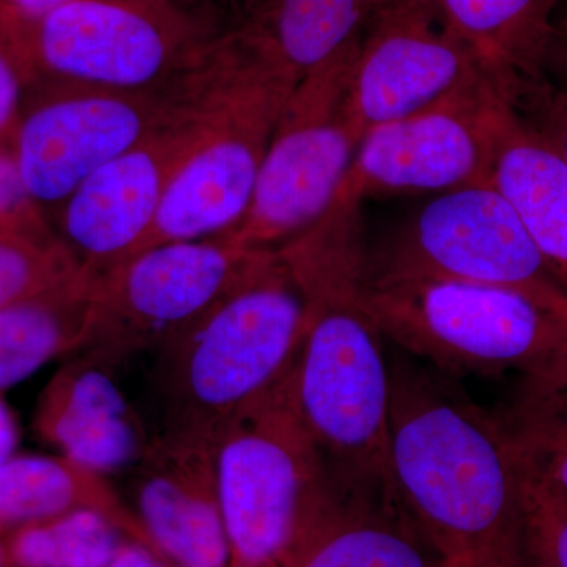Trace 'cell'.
Listing matches in <instances>:
<instances>
[{"instance_id":"obj_33","label":"cell","mask_w":567,"mask_h":567,"mask_svg":"<svg viewBox=\"0 0 567 567\" xmlns=\"http://www.w3.org/2000/svg\"><path fill=\"white\" fill-rule=\"evenodd\" d=\"M20 439V424H18L17 416L11 406L7 404L3 393H0V464L18 453Z\"/></svg>"},{"instance_id":"obj_12","label":"cell","mask_w":567,"mask_h":567,"mask_svg":"<svg viewBox=\"0 0 567 567\" xmlns=\"http://www.w3.org/2000/svg\"><path fill=\"white\" fill-rule=\"evenodd\" d=\"M487 81L483 62L450 28L439 0H385L358 41L350 117L363 140L375 126Z\"/></svg>"},{"instance_id":"obj_25","label":"cell","mask_w":567,"mask_h":567,"mask_svg":"<svg viewBox=\"0 0 567 567\" xmlns=\"http://www.w3.org/2000/svg\"><path fill=\"white\" fill-rule=\"evenodd\" d=\"M82 268L59 238L0 234V309L50 289Z\"/></svg>"},{"instance_id":"obj_15","label":"cell","mask_w":567,"mask_h":567,"mask_svg":"<svg viewBox=\"0 0 567 567\" xmlns=\"http://www.w3.org/2000/svg\"><path fill=\"white\" fill-rule=\"evenodd\" d=\"M215 440L163 427L133 466L134 514L174 567H229Z\"/></svg>"},{"instance_id":"obj_1","label":"cell","mask_w":567,"mask_h":567,"mask_svg":"<svg viewBox=\"0 0 567 567\" xmlns=\"http://www.w3.org/2000/svg\"><path fill=\"white\" fill-rule=\"evenodd\" d=\"M360 205L336 197L311 229L278 248L306 300L292 390L331 480L394 498L391 365L385 336L364 303L369 256Z\"/></svg>"},{"instance_id":"obj_35","label":"cell","mask_w":567,"mask_h":567,"mask_svg":"<svg viewBox=\"0 0 567 567\" xmlns=\"http://www.w3.org/2000/svg\"><path fill=\"white\" fill-rule=\"evenodd\" d=\"M0 567H10L9 554H7L6 536L0 535Z\"/></svg>"},{"instance_id":"obj_21","label":"cell","mask_w":567,"mask_h":567,"mask_svg":"<svg viewBox=\"0 0 567 567\" xmlns=\"http://www.w3.org/2000/svg\"><path fill=\"white\" fill-rule=\"evenodd\" d=\"M78 509L99 511L128 539L152 548L133 507L123 502L103 473L61 454L17 453L0 464V535L7 537Z\"/></svg>"},{"instance_id":"obj_17","label":"cell","mask_w":567,"mask_h":567,"mask_svg":"<svg viewBox=\"0 0 567 567\" xmlns=\"http://www.w3.org/2000/svg\"><path fill=\"white\" fill-rule=\"evenodd\" d=\"M33 427L61 456L103 475L132 466L148 442L112 371L82 357L44 388Z\"/></svg>"},{"instance_id":"obj_26","label":"cell","mask_w":567,"mask_h":567,"mask_svg":"<svg viewBox=\"0 0 567 567\" xmlns=\"http://www.w3.org/2000/svg\"><path fill=\"white\" fill-rule=\"evenodd\" d=\"M518 470L522 567H567V495L520 464Z\"/></svg>"},{"instance_id":"obj_23","label":"cell","mask_w":567,"mask_h":567,"mask_svg":"<svg viewBox=\"0 0 567 567\" xmlns=\"http://www.w3.org/2000/svg\"><path fill=\"white\" fill-rule=\"evenodd\" d=\"M499 420L518 464L567 495V375L522 380Z\"/></svg>"},{"instance_id":"obj_5","label":"cell","mask_w":567,"mask_h":567,"mask_svg":"<svg viewBox=\"0 0 567 567\" xmlns=\"http://www.w3.org/2000/svg\"><path fill=\"white\" fill-rule=\"evenodd\" d=\"M295 87L229 35L215 44L205 76L203 133L130 257L153 246L203 240L237 229Z\"/></svg>"},{"instance_id":"obj_8","label":"cell","mask_w":567,"mask_h":567,"mask_svg":"<svg viewBox=\"0 0 567 567\" xmlns=\"http://www.w3.org/2000/svg\"><path fill=\"white\" fill-rule=\"evenodd\" d=\"M358 41L298 82L268 144L251 204L235 244L278 249L328 212L361 144L350 117Z\"/></svg>"},{"instance_id":"obj_30","label":"cell","mask_w":567,"mask_h":567,"mask_svg":"<svg viewBox=\"0 0 567 567\" xmlns=\"http://www.w3.org/2000/svg\"><path fill=\"white\" fill-rule=\"evenodd\" d=\"M548 84L567 95V17H558L546 58Z\"/></svg>"},{"instance_id":"obj_16","label":"cell","mask_w":567,"mask_h":567,"mask_svg":"<svg viewBox=\"0 0 567 567\" xmlns=\"http://www.w3.org/2000/svg\"><path fill=\"white\" fill-rule=\"evenodd\" d=\"M281 567H443L394 498L328 475Z\"/></svg>"},{"instance_id":"obj_2","label":"cell","mask_w":567,"mask_h":567,"mask_svg":"<svg viewBox=\"0 0 567 567\" xmlns=\"http://www.w3.org/2000/svg\"><path fill=\"white\" fill-rule=\"evenodd\" d=\"M388 465L395 503L443 567H522L509 435L442 372L391 368Z\"/></svg>"},{"instance_id":"obj_9","label":"cell","mask_w":567,"mask_h":567,"mask_svg":"<svg viewBox=\"0 0 567 567\" xmlns=\"http://www.w3.org/2000/svg\"><path fill=\"white\" fill-rule=\"evenodd\" d=\"M368 274L502 287L567 317V279L537 248L494 186H465L425 204Z\"/></svg>"},{"instance_id":"obj_32","label":"cell","mask_w":567,"mask_h":567,"mask_svg":"<svg viewBox=\"0 0 567 567\" xmlns=\"http://www.w3.org/2000/svg\"><path fill=\"white\" fill-rule=\"evenodd\" d=\"M73 0H0V11L18 21H31Z\"/></svg>"},{"instance_id":"obj_28","label":"cell","mask_w":567,"mask_h":567,"mask_svg":"<svg viewBox=\"0 0 567 567\" xmlns=\"http://www.w3.org/2000/svg\"><path fill=\"white\" fill-rule=\"evenodd\" d=\"M0 234L40 240L58 238L47 216L25 192L9 142H0Z\"/></svg>"},{"instance_id":"obj_6","label":"cell","mask_w":567,"mask_h":567,"mask_svg":"<svg viewBox=\"0 0 567 567\" xmlns=\"http://www.w3.org/2000/svg\"><path fill=\"white\" fill-rule=\"evenodd\" d=\"M13 22L31 87L186 92L219 39L210 21L175 0H73Z\"/></svg>"},{"instance_id":"obj_20","label":"cell","mask_w":567,"mask_h":567,"mask_svg":"<svg viewBox=\"0 0 567 567\" xmlns=\"http://www.w3.org/2000/svg\"><path fill=\"white\" fill-rule=\"evenodd\" d=\"M447 24L468 44L496 89L513 102L544 84L559 0H439Z\"/></svg>"},{"instance_id":"obj_4","label":"cell","mask_w":567,"mask_h":567,"mask_svg":"<svg viewBox=\"0 0 567 567\" xmlns=\"http://www.w3.org/2000/svg\"><path fill=\"white\" fill-rule=\"evenodd\" d=\"M364 303L385 339L447 375H567V317L527 295L365 270Z\"/></svg>"},{"instance_id":"obj_22","label":"cell","mask_w":567,"mask_h":567,"mask_svg":"<svg viewBox=\"0 0 567 567\" xmlns=\"http://www.w3.org/2000/svg\"><path fill=\"white\" fill-rule=\"evenodd\" d=\"M99 298L100 275L82 268L0 309V393L51 361L80 353L95 327Z\"/></svg>"},{"instance_id":"obj_14","label":"cell","mask_w":567,"mask_h":567,"mask_svg":"<svg viewBox=\"0 0 567 567\" xmlns=\"http://www.w3.org/2000/svg\"><path fill=\"white\" fill-rule=\"evenodd\" d=\"M203 128L204 100L78 186L52 229L81 267L102 276L132 256Z\"/></svg>"},{"instance_id":"obj_10","label":"cell","mask_w":567,"mask_h":567,"mask_svg":"<svg viewBox=\"0 0 567 567\" xmlns=\"http://www.w3.org/2000/svg\"><path fill=\"white\" fill-rule=\"evenodd\" d=\"M194 106L192 92L33 85L9 145L25 192L52 226L82 182Z\"/></svg>"},{"instance_id":"obj_24","label":"cell","mask_w":567,"mask_h":567,"mask_svg":"<svg viewBox=\"0 0 567 567\" xmlns=\"http://www.w3.org/2000/svg\"><path fill=\"white\" fill-rule=\"evenodd\" d=\"M123 539L117 525L92 509H78L6 537L10 567H107Z\"/></svg>"},{"instance_id":"obj_36","label":"cell","mask_w":567,"mask_h":567,"mask_svg":"<svg viewBox=\"0 0 567 567\" xmlns=\"http://www.w3.org/2000/svg\"><path fill=\"white\" fill-rule=\"evenodd\" d=\"M558 17H567V0H559Z\"/></svg>"},{"instance_id":"obj_7","label":"cell","mask_w":567,"mask_h":567,"mask_svg":"<svg viewBox=\"0 0 567 567\" xmlns=\"http://www.w3.org/2000/svg\"><path fill=\"white\" fill-rule=\"evenodd\" d=\"M215 458L229 567H281L328 481L295 404L292 369L223 429Z\"/></svg>"},{"instance_id":"obj_31","label":"cell","mask_w":567,"mask_h":567,"mask_svg":"<svg viewBox=\"0 0 567 567\" xmlns=\"http://www.w3.org/2000/svg\"><path fill=\"white\" fill-rule=\"evenodd\" d=\"M107 567H174L156 551L133 539H123Z\"/></svg>"},{"instance_id":"obj_18","label":"cell","mask_w":567,"mask_h":567,"mask_svg":"<svg viewBox=\"0 0 567 567\" xmlns=\"http://www.w3.org/2000/svg\"><path fill=\"white\" fill-rule=\"evenodd\" d=\"M385 0H256L227 33L297 85L361 35Z\"/></svg>"},{"instance_id":"obj_3","label":"cell","mask_w":567,"mask_h":567,"mask_svg":"<svg viewBox=\"0 0 567 567\" xmlns=\"http://www.w3.org/2000/svg\"><path fill=\"white\" fill-rule=\"evenodd\" d=\"M306 327L303 290L278 249H264L233 289L156 352L163 427L218 439L289 374Z\"/></svg>"},{"instance_id":"obj_13","label":"cell","mask_w":567,"mask_h":567,"mask_svg":"<svg viewBox=\"0 0 567 567\" xmlns=\"http://www.w3.org/2000/svg\"><path fill=\"white\" fill-rule=\"evenodd\" d=\"M507 100L492 81L365 133L338 196L453 192L488 183L495 126Z\"/></svg>"},{"instance_id":"obj_19","label":"cell","mask_w":567,"mask_h":567,"mask_svg":"<svg viewBox=\"0 0 567 567\" xmlns=\"http://www.w3.org/2000/svg\"><path fill=\"white\" fill-rule=\"evenodd\" d=\"M488 185L505 197L537 248L567 279V162L509 102L496 118Z\"/></svg>"},{"instance_id":"obj_11","label":"cell","mask_w":567,"mask_h":567,"mask_svg":"<svg viewBox=\"0 0 567 567\" xmlns=\"http://www.w3.org/2000/svg\"><path fill=\"white\" fill-rule=\"evenodd\" d=\"M264 249L230 234L145 249L100 276L99 316L80 357L114 371L158 352L246 274Z\"/></svg>"},{"instance_id":"obj_34","label":"cell","mask_w":567,"mask_h":567,"mask_svg":"<svg viewBox=\"0 0 567 567\" xmlns=\"http://www.w3.org/2000/svg\"><path fill=\"white\" fill-rule=\"evenodd\" d=\"M177 2H181L182 6L188 7V9L197 11V13L205 14V17H208L210 18V20H213L210 9L212 3L226 2V0H177ZM230 2L241 3V7H244L241 13H244V11L248 9L249 6H252V3L256 2V0H230Z\"/></svg>"},{"instance_id":"obj_27","label":"cell","mask_w":567,"mask_h":567,"mask_svg":"<svg viewBox=\"0 0 567 567\" xmlns=\"http://www.w3.org/2000/svg\"><path fill=\"white\" fill-rule=\"evenodd\" d=\"M32 85L17 25L0 11V142H9Z\"/></svg>"},{"instance_id":"obj_29","label":"cell","mask_w":567,"mask_h":567,"mask_svg":"<svg viewBox=\"0 0 567 567\" xmlns=\"http://www.w3.org/2000/svg\"><path fill=\"white\" fill-rule=\"evenodd\" d=\"M513 106L567 162V95L547 81L522 92Z\"/></svg>"}]
</instances>
